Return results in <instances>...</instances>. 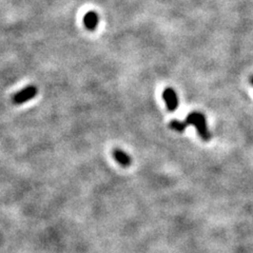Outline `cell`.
<instances>
[{"label":"cell","mask_w":253,"mask_h":253,"mask_svg":"<svg viewBox=\"0 0 253 253\" xmlns=\"http://www.w3.org/2000/svg\"><path fill=\"white\" fill-rule=\"evenodd\" d=\"M189 125H192L195 126L197 132H199V134H200V136L204 140L208 141L211 139L212 136H211V133L209 132V130L207 128V123H206L205 116L201 113H197V112L189 114L185 122L172 121L170 123V128L177 131V132H183L186 130V128Z\"/></svg>","instance_id":"6da1fadb"},{"label":"cell","mask_w":253,"mask_h":253,"mask_svg":"<svg viewBox=\"0 0 253 253\" xmlns=\"http://www.w3.org/2000/svg\"><path fill=\"white\" fill-rule=\"evenodd\" d=\"M37 95V88L34 85H30L28 88L21 90L19 93H17L14 96L13 101L14 104H25V102L29 101L30 99L34 98Z\"/></svg>","instance_id":"7a4b0ae2"},{"label":"cell","mask_w":253,"mask_h":253,"mask_svg":"<svg viewBox=\"0 0 253 253\" xmlns=\"http://www.w3.org/2000/svg\"><path fill=\"white\" fill-rule=\"evenodd\" d=\"M163 98L166 102V106H167L168 110L170 112H174L178 107V97L173 89L168 88L166 89L163 93Z\"/></svg>","instance_id":"3957f363"},{"label":"cell","mask_w":253,"mask_h":253,"mask_svg":"<svg viewBox=\"0 0 253 253\" xmlns=\"http://www.w3.org/2000/svg\"><path fill=\"white\" fill-rule=\"evenodd\" d=\"M98 15L95 12H88L84 17V23L88 30H95L98 25Z\"/></svg>","instance_id":"277c9868"},{"label":"cell","mask_w":253,"mask_h":253,"mask_svg":"<svg viewBox=\"0 0 253 253\" xmlns=\"http://www.w3.org/2000/svg\"><path fill=\"white\" fill-rule=\"evenodd\" d=\"M113 156L117 163L124 166V167H128V166L131 165V157L121 149H115L113 151Z\"/></svg>","instance_id":"5b68a950"},{"label":"cell","mask_w":253,"mask_h":253,"mask_svg":"<svg viewBox=\"0 0 253 253\" xmlns=\"http://www.w3.org/2000/svg\"><path fill=\"white\" fill-rule=\"evenodd\" d=\"M251 83H252V84H253V78L251 79Z\"/></svg>","instance_id":"8992f818"}]
</instances>
